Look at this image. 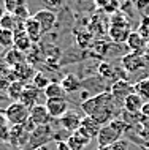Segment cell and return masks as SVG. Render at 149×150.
I'll return each mask as SVG.
<instances>
[{
  "mask_svg": "<svg viewBox=\"0 0 149 150\" xmlns=\"http://www.w3.org/2000/svg\"><path fill=\"white\" fill-rule=\"evenodd\" d=\"M127 47H128V52H135V54H141V55H146V51H148V40H144L141 35H140L138 30L132 32L127 38Z\"/></svg>",
  "mask_w": 149,
  "mask_h": 150,
  "instance_id": "11",
  "label": "cell"
},
{
  "mask_svg": "<svg viewBox=\"0 0 149 150\" xmlns=\"http://www.w3.org/2000/svg\"><path fill=\"white\" fill-rule=\"evenodd\" d=\"M13 73H14L16 79L21 81V82H24V81L30 79V76H32V73H34V70H32L30 65L24 63V65H19V67L13 68Z\"/></svg>",
  "mask_w": 149,
  "mask_h": 150,
  "instance_id": "27",
  "label": "cell"
},
{
  "mask_svg": "<svg viewBox=\"0 0 149 150\" xmlns=\"http://www.w3.org/2000/svg\"><path fill=\"white\" fill-rule=\"evenodd\" d=\"M81 122H83V117H81L79 112L73 111V109H68L65 114L59 119V125H60V128H63L65 131H68L71 134V133L76 131V129H79Z\"/></svg>",
  "mask_w": 149,
  "mask_h": 150,
  "instance_id": "7",
  "label": "cell"
},
{
  "mask_svg": "<svg viewBox=\"0 0 149 150\" xmlns=\"http://www.w3.org/2000/svg\"><path fill=\"white\" fill-rule=\"evenodd\" d=\"M118 2H119V6H120V8H124L125 5H130L132 0H118Z\"/></svg>",
  "mask_w": 149,
  "mask_h": 150,
  "instance_id": "40",
  "label": "cell"
},
{
  "mask_svg": "<svg viewBox=\"0 0 149 150\" xmlns=\"http://www.w3.org/2000/svg\"><path fill=\"white\" fill-rule=\"evenodd\" d=\"M54 128L52 125H41V127H37L34 131L30 133L29 137V144H27V150H35L38 147H43V145H48L51 141H54Z\"/></svg>",
  "mask_w": 149,
  "mask_h": 150,
  "instance_id": "3",
  "label": "cell"
},
{
  "mask_svg": "<svg viewBox=\"0 0 149 150\" xmlns=\"http://www.w3.org/2000/svg\"><path fill=\"white\" fill-rule=\"evenodd\" d=\"M45 5L48 6V10H56V8H59L62 5V0H45Z\"/></svg>",
  "mask_w": 149,
  "mask_h": 150,
  "instance_id": "36",
  "label": "cell"
},
{
  "mask_svg": "<svg viewBox=\"0 0 149 150\" xmlns=\"http://www.w3.org/2000/svg\"><path fill=\"white\" fill-rule=\"evenodd\" d=\"M0 141L2 142H10V127H8V123L0 127Z\"/></svg>",
  "mask_w": 149,
  "mask_h": 150,
  "instance_id": "35",
  "label": "cell"
},
{
  "mask_svg": "<svg viewBox=\"0 0 149 150\" xmlns=\"http://www.w3.org/2000/svg\"><path fill=\"white\" fill-rule=\"evenodd\" d=\"M97 150H128V141L120 139L113 145H110V147H98Z\"/></svg>",
  "mask_w": 149,
  "mask_h": 150,
  "instance_id": "34",
  "label": "cell"
},
{
  "mask_svg": "<svg viewBox=\"0 0 149 150\" xmlns=\"http://www.w3.org/2000/svg\"><path fill=\"white\" fill-rule=\"evenodd\" d=\"M120 67L122 70L128 74H135V73L144 70L148 67V60L141 54H135V52H127L120 59Z\"/></svg>",
  "mask_w": 149,
  "mask_h": 150,
  "instance_id": "5",
  "label": "cell"
},
{
  "mask_svg": "<svg viewBox=\"0 0 149 150\" xmlns=\"http://www.w3.org/2000/svg\"><path fill=\"white\" fill-rule=\"evenodd\" d=\"M14 46V32L0 29V47L3 49H11Z\"/></svg>",
  "mask_w": 149,
  "mask_h": 150,
  "instance_id": "25",
  "label": "cell"
},
{
  "mask_svg": "<svg viewBox=\"0 0 149 150\" xmlns=\"http://www.w3.org/2000/svg\"><path fill=\"white\" fill-rule=\"evenodd\" d=\"M32 46H34V43H32V40L29 38V35L24 32V29L14 30V46H13L14 49H18V51H21L26 54Z\"/></svg>",
  "mask_w": 149,
  "mask_h": 150,
  "instance_id": "18",
  "label": "cell"
},
{
  "mask_svg": "<svg viewBox=\"0 0 149 150\" xmlns=\"http://www.w3.org/2000/svg\"><path fill=\"white\" fill-rule=\"evenodd\" d=\"M51 84V81L46 78L43 73H35L34 78H32V86H34L35 88H38V90H43L45 92V88Z\"/></svg>",
  "mask_w": 149,
  "mask_h": 150,
  "instance_id": "29",
  "label": "cell"
},
{
  "mask_svg": "<svg viewBox=\"0 0 149 150\" xmlns=\"http://www.w3.org/2000/svg\"><path fill=\"white\" fill-rule=\"evenodd\" d=\"M135 86V93L140 95L144 101H149V78H143L138 82L133 84Z\"/></svg>",
  "mask_w": 149,
  "mask_h": 150,
  "instance_id": "26",
  "label": "cell"
},
{
  "mask_svg": "<svg viewBox=\"0 0 149 150\" xmlns=\"http://www.w3.org/2000/svg\"><path fill=\"white\" fill-rule=\"evenodd\" d=\"M24 88H26V86H24V82H21V81H14V82H11L10 86H8V88H6L8 98H11L13 101H19Z\"/></svg>",
  "mask_w": 149,
  "mask_h": 150,
  "instance_id": "24",
  "label": "cell"
},
{
  "mask_svg": "<svg viewBox=\"0 0 149 150\" xmlns=\"http://www.w3.org/2000/svg\"><path fill=\"white\" fill-rule=\"evenodd\" d=\"M5 115L8 125H11V127L13 125H24L30 117V109L24 106L21 101H13L5 109Z\"/></svg>",
  "mask_w": 149,
  "mask_h": 150,
  "instance_id": "4",
  "label": "cell"
},
{
  "mask_svg": "<svg viewBox=\"0 0 149 150\" xmlns=\"http://www.w3.org/2000/svg\"><path fill=\"white\" fill-rule=\"evenodd\" d=\"M29 137H30V133L22 125H13V127H10V142L8 144L11 147H18L19 150L27 149Z\"/></svg>",
  "mask_w": 149,
  "mask_h": 150,
  "instance_id": "6",
  "label": "cell"
},
{
  "mask_svg": "<svg viewBox=\"0 0 149 150\" xmlns=\"http://www.w3.org/2000/svg\"><path fill=\"white\" fill-rule=\"evenodd\" d=\"M98 76H100L102 79H111L113 84H114L116 81L120 79L119 76L116 74V70L111 67L110 63H106V62H103V63L98 65Z\"/></svg>",
  "mask_w": 149,
  "mask_h": 150,
  "instance_id": "23",
  "label": "cell"
},
{
  "mask_svg": "<svg viewBox=\"0 0 149 150\" xmlns=\"http://www.w3.org/2000/svg\"><path fill=\"white\" fill-rule=\"evenodd\" d=\"M21 6H26V0H3V8L6 13L14 14Z\"/></svg>",
  "mask_w": 149,
  "mask_h": 150,
  "instance_id": "30",
  "label": "cell"
},
{
  "mask_svg": "<svg viewBox=\"0 0 149 150\" xmlns=\"http://www.w3.org/2000/svg\"><path fill=\"white\" fill-rule=\"evenodd\" d=\"M5 13H6V11H5V8H3V5H0V19L5 16Z\"/></svg>",
  "mask_w": 149,
  "mask_h": 150,
  "instance_id": "42",
  "label": "cell"
},
{
  "mask_svg": "<svg viewBox=\"0 0 149 150\" xmlns=\"http://www.w3.org/2000/svg\"><path fill=\"white\" fill-rule=\"evenodd\" d=\"M3 51H5V49H3V47H0V55L3 54Z\"/></svg>",
  "mask_w": 149,
  "mask_h": 150,
  "instance_id": "43",
  "label": "cell"
},
{
  "mask_svg": "<svg viewBox=\"0 0 149 150\" xmlns=\"http://www.w3.org/2000/svg\"><path fill=\"white\" fill-rule=\"evenodd\" d=\"M141 115L146 117V119L149 120V101H144V104L141 108Z\"/></svg>",
  "mask_w": 149,
  "mask_h": 150,
  "instance_id": "38",
  "label": "cell"
},
{
  "mask_svg": "<svg viewBox=\"0 0 149 150\" xmlns=\"http://www.w3.org/2000/svg\"><path fill=\"white\" fill-rule=\"evenodd\" d=\"M21 150H27V149H21Z\"/></svg>",
  "mask_w": 149,
  "mask_h": 150,
  "instance_id": "45",
  "label": "cell"
},
{
  "mask_svg": "<svg viewBox=\"0 0 149 150\" xmlns=\"http://www.w3.org/2000/svg\"><path fill=\"white\" fill-rule=\"evenodd\" d=\"M35 150H52V147L48 144V145H43V147H38V149H35Z\"/></svg>",
  "mask_w": 149,
  "mask_h": 150,
  "instance_id": "41",
  "label": "cell"
},
{
  "mask_svg": "<svg viewBox=\"0 0 149 150\" xmlns=\"http://www.w3.org/2000/svg\"><path fill=\"white\" fill-rule=\"evenodd\" d=\"M130 33H132V29H130V21L127 19V16L119 13V11L111 14L110 25H108V35H110L111 41L116 44L125 43Z\"/></svg>",
  "mask_w": 149,
  "mask_h": 150,
  "instance_id": "2",
  "label": "cell"
},
{
  "mask_svg": "<svg viewBox=\"0 0 149 150\" xmlns=\"http://www.w3.org/2000/svg\"><path fill=\"white\" fill-rule=\"evenodd\" d=\"M45 106L48 109V112H49V115L52 117V120L54 119H60L65 112L68 111V100H46Z\"/></svg>",
  "mask_w": 149,
  "mask_h": 150,
  "instance_id": "13",
  "label": "cell"
},
{
  "mask_svg": "<svg viewBox=\"0 0 149 150\" xmlns=\"http://www.w3.org/2000/svg\"><path fill=\"white\" fill-rule=\"evenodd\" d=\"M143 104H144V100L140 95L133 93V95H130L128 98L124 100V111L130 112V114H140Z\"/></svg>",
  "mask_w": 149,
  "mask_h": 150,
  "instance_id": "21",
  "label": "cell"
},
{
  "mask_svg": "<svg viewBox=\"0 0 149 150\" xmlns=\"http://www.w3.org/2000/svg\"><path fill=\"white\" fill-rule=\"evenodd\" d=\"M81 109L84 115L92 117L102 127H105L111 120L120 117V114L124 111V103L116 100L111 92H103L86 101H81Z\"/></svg>",
  "mask_w": 149,
  "mask_h": 150,
  "instance_id": "1",
  "label": "cell"
},
{
  "mask_svg": "<svg viewBox=\"0 0 149 150\" xmlns=\"http://www.w3.org/2000/svg\"><path fill=\"white\" fill-rule=\"evenodd\" d=\"M138 32H140V35H141L144 40L149 41V16H143L141 18L140 25H138Z\"/></svg>",
  "mask_w": 149,
  "mask_h": 150,
  "instance_id": "32",
  "label": "cell"
},
{
  "mask_svg": "<svg viewBox=\"0 0 149 150\" xmlns=\"http://www.w3.org/2000/svg\"><path fill=\"white\" fill-rule=\"evenodd\" d=\"M133 6L143 16H149V0H132Z\"/></svg>",
  "mask_w": 149,
  "mask_h": 150,
  "instance_id": "33",
  "label": "cell"
},
{
  "mask_svg": "<svg viewBox=\"0 0 149 150\" xmlns=\"http://www.w3.org/2000/svg\"><path fill=\"white\" fill-rule=\"evenodd\" d=\"M146 54H149V41H148V51H146Z\"/></svg>",
  "mask_w": 149,
  "mask_h": 150,
  "instance_id": "44",
  "label": "cell"
},
{
  "mask_svg": "<svg viewBox=\"0 0 149 150\" xmlns=\"http://www.w3.org/2000/svg\"><path fill=\"white\" fill-rule=\"evenodd\" d=\"M40 92H41V90L35 88L34 86H26V88H24V92H22V95H21V98H19V101H21V103H22L26 108L32 109L34 106L40 104V103H38Z\"/></svg>",
  "mask_w": 149,
  "mask_h": 150,
  "instance_id": "16",
  "label": "cell"
},
{
  "mask_svg": "<svg viewBox=\"0 0 149 150\" xmlns=\"http://www.w3.org/2000/svg\"><path fill=\"white\" fill-rule=\"evenodd\" d=\"M6 115H5V109H0V127L2 125H6Z\"/></svg>",
  "mask_w": 149,
  "mask_h": 150,
  "instance_id": "39",
  "label": "cell"
},
{
  "mask_svg": "<svg viewBox=\"0 0 149 150\" xmlns=\"http://www.w3.org/2000/svg\"><path fill=\"white\" fill-rule=\"evenodd\" d=\"M60 86H62V88L65 90L67 95H71V93H76V92L81 90L83 81H79L76 74L70 73V74H65L62 78V81H60Z\"/></svg>",
  "mask_w": 149,
  "mask_h": 150,
  "instance_id": "17",
  "label": "cell"
},
{
  "mask_svg": "<svg viewBox=\"0 0 149 150\" xmlns=\"http://www.w3.org/2000/svg\"><path fill=\"white\" fill-rule=\"evenodd\" d=\"M3 59H5V62L10 65L11 68H16V67H19V65L27 63L26 54L21 51H18V49H14V47H11L6 54H3Z\"/></svg>",
  "mask_w": 149,
  "mask_h": 150,
  "instance_id": "20",
  "label": "cell"
},
{
  "mask_svg": "<svg viewBox=\"0 0 149 150\" xmlns=\"http://www.w3.org/2000/svg\"><path fill=\"white\" fill-rule=\"evenodd\" d=\"M97 2V6H100L103 11H106V13L110 14H114L119 11V2L118 0H95Z\"/></svg>",
  "mask_w": 149,
  "mask_h": 150,
  "instance_id": "28",
  "label": "cell"
},
{
  "mask_svg": "<svg viewBox=\"0 0 149 150\" xmlns=\"http://www.w3.org/2000/svg\"><path fill=\"white\" fill-rule=\"evenodd\" d=\"M56 150H70V147H68L67 141H59V142H56Z\"/></svg>",
  "mask_w": 149,
  "mask_h": 150,
  "instance_id": "37",
  "label": "cell"
},
{
  "mask_svg": "<svg viewBox=\"0 0 149 150\" xmlns=\"http://www.w3.org/2000/svg\"><path fill=\"white\" fill-rule=\"evenodd\" d=\"M24 32L29 35V38L32 40V43H34V44H37V43L41 41V36L45 35V33H43L41 25L38 24V21L34 18V16H30V18L24 22Z\"/></svg>",
  "mask_w": 149,
  "mask_h": 150,
  "instance_id": "14",
  "label": "cell"
},
{
  "mask_svg": "<svg viewBox=\"0 0 149 150\" xmlns=\"http://www.w3.org/2000/svg\"><path fill=\"white\" fill-rule=\"evenodd\" d=\"M111 93H113V96H114L116 100H119V101L124 103V100L135 93V86L130 84L127 79H119L111 86Z\"/></svg>",
  "mask_w": 149,
  "mask_h": 150,
  "instance_id": "9",
  "label": "cell"
},
{
  "mask_svg": "<svg viewBox=\"0 0 149 150\" xmlns=\"http://www.w3.org/2000/svg\"><path fill=\"white\" fill-rule=\"evenodd\" d=\"M34 18L37 19L38 24L41 25L43 33H48V32H51L52 29H54L56 22H57V14H56L54 11L48 10V8H45V10H38L37 13L34 14Z\"/></svg>",
  "mask_w": 149,
  "mask_h": 150,
  "instance_id": "10",
  "label": "cell"
},
{
  "mask_svg": "<svg viewBox=\"0 0 149 150\" xmlns=\"http://www.w3.org/2000/svg\"><path fill=\"white\" fill-rule=\"evenodd\" d=\"M91 141H92L91 136L79 128V129H76L75 133H71V134L68 136L67 144H68V147H70V150H84L91 144Z\"/></svg>",
  "mask_w": 149,
  "mask_h": 150,
  "instance_id": "12",
  "label": "cell"
},
{
  "mask_svg": "<svg viewBox=\"0 0 149 150\" xmlns=\"http://www.w3.org/2000/svg\"><path fill=\"white\" fill-rule=\"evenodd\" d=\"M45 96H46V100H67V93L65 90L62 88V86H60V82H51L49 86H48L45 88Z\"/></svg>",
  "mask_w": 149,
  "mask_h": 150,
  "instance_id": "22",
  "label": "cell"
},
{
  "mask_svg": "<svg viewBox=\"0 0 149 150\" xmlns=\"http://www.w3.org/2000/svg\"><path fill=\"white\" fill-rule=\"evenodd\" d=\"M79 128H81L83 131H86L87 134L91 136V139H97L102 125H100L95 119H92V117L84 115V117H83V122H81V127H79Z\"/></svg>",
  "mask_w": 149,
  "mask_h": 150,
  "instance_id": "19",
  "label": "cell"
},
{
  "mask_svg": "<svg viewBox=\"0 0 149 150\" xmlns=\"http://www.w3.org/2000/svg\"><path fill=\"white\" fill-rule=\"evenodd\" d=\"M120 139H122L120 133L116 131L111 125H105V127L100 128V133L97 136V144H98V147H110V145H113Z\"/></svg>",
  "mask_w": 149,
  "mask_h": 150,
  "instance_id": "8",
  "label": "cell"
},
{
  "mask_svg": "<svg viewBox=\"0 0 149 150\" xmlns=\"http://www.w3.org/2000/svg\"><path fill=\"white\" fill-rule=\"evenodd\" d=\"M30 119L37 127H41V125H49L52 122V117L49 115L48 109L45 104H37L30 109Z\"/></svg>",
  "mask_w": 149,
  "mask_h": 150,
  "instance_id": "15",
  "label": "cell"
},
{
  "mask_svg": "<svg viewBox=\"0 0 149 150\" xmlns=\"http://www.w3.org/2000/svg\"><path fill=\"white\" fill-rule=\"evenodd\" d=\"M92 40H94V35H92L89 30H83L81 33L76 35V43H78L79 47H87Z\"/></svg>",
  "mask_w": 149,
  "mask_h": 150,
  "instance_id": "31",
  "label": "cell"
}]
</instances>
